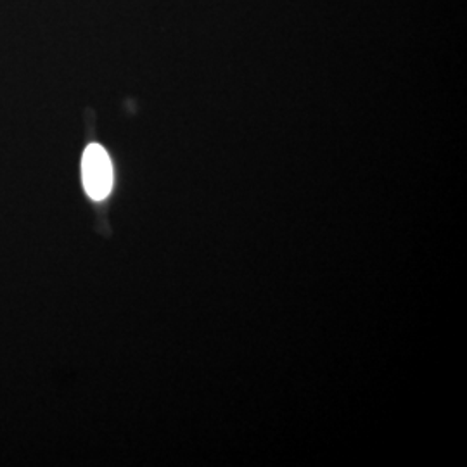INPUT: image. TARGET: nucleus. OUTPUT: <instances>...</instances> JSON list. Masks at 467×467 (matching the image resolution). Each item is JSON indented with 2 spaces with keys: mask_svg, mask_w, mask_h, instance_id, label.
I'll list each match as a JSON object with an SVG mask.
<instances>
[{
  "mask_svg": "<svg viewBox=\"0 0 467 467\" xmlns=\"http://www.w3.org/2000/svg\"><path fill=\"white\" fill-rule=\"evenodd\" d=\"M82 181L85 192L92 200L100 201L108 198L113 189V163L109 154L99 144H90L82 158Z\"/></svg>",
  "mask_w": 467,
  "mask_h": 467,
  "instance_id": "1",
  "label": "nucleus"
}]
</instances>
